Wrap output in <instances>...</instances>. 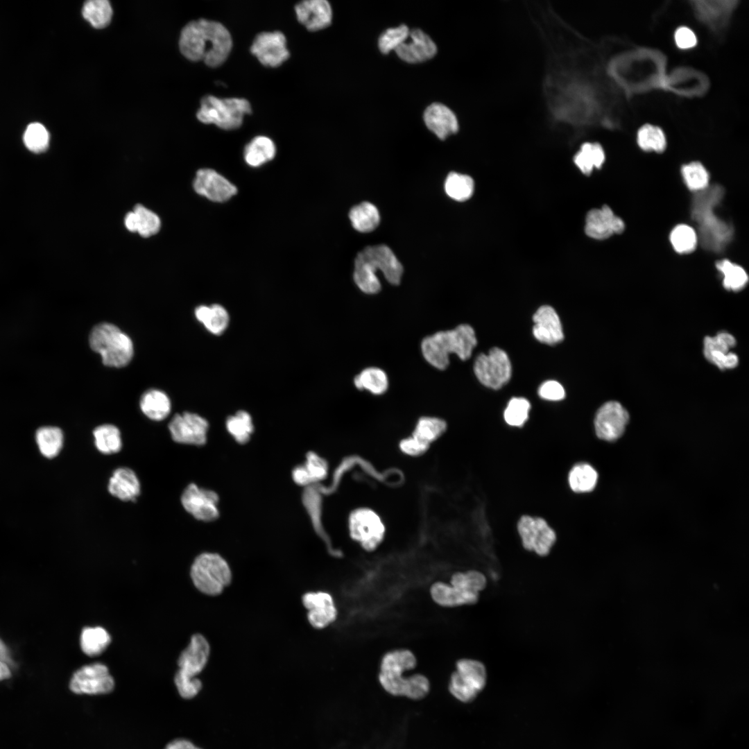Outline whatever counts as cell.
I'll return each mask as SVG.
<instances>
[{"label":"cell","instance_id":"34","mask_svg":"<svg viewBox=\"0 0 749 749\" xmlns=\"http://www.w3.org/2000/svg\"><path fill=\"white\" fill-rule=\"evenodd\" d=\"M140 408L149 419L161 421L170 413L171 404L170 399L164 392L150 389L145 392L140 399Z\"/></svg>","mask_w":749,"mask_h":749},{"label":"cell","instance_id":"53","mask_svg":"<svg viewBox=\"0 0 749 749\" xmlns=\"http://www.w3.org/2000/svg\"><path fill=\"white\" fill-rule=\"evenodd\" d=\"M530 409L531 404L526 399L513 397L504 410V420L510 426L522 427L528 420Z\"/></svg>","mask_w":749,"mask_h":749},{"label":"cell","instance_id":"26","mask_svg":"<svg viewBox=\"0 0 749 749\" xmlns=\"http://www.w3.org/2000/svg\"><path fill=\"white\" fill-rule=\"evenodd\" d=\"M533 320V334L538 341L547 345H554L563 340L564 334L560 318L551 306L540 307L534 313Z\"/></svg>","mask_w":749,"mask_h":749},{"label":"cell","instance_id":"18","mask_svg":"<svg viewBox=\"0 0 749 749\" xmlns=\"http://www.w3.org/2000/svg\"><path fill=\"white\" fill-rule=\"evenodd\" d=\"M218 494L210 490L190 483L184 490L180 501L184 510L198 520L211 522L219 516Z\"/></svg>","mask_w":749,"mask_h":749},{"label":"cell","instance_id":"8","mask_svg":"<svg viewBox=\"0 0 749 749\" xmlns=\"http://www.w3.org/2000/svg\"><path fill=\"white\" fill-rule=\"evenodd\" d=\"M251 112L250 104L246 99L219 98L207 95L201 99L196 117L202 123H214L224 130H234L241 126L244 115Z\"/></svg>","mask_w":749,"mask_h":749},{"label":"cell","instance_id":"5","mask_svg":"<svg viewBox=\"0 0 749 749\" xmlns=\"http://www.w3.org/2000/svg\"><path fill=\"white\" fill-rule=\"evenodd\" d=\"M209 653V644L200 634L193 635L188 646L181 653L174 682L182 698L191 699L201 690L202 682L196 676L205 668Z\"/></svg>","mask_w":749,"mask_h":749},{"label":"cell","instance_id":"44","mask_svg":"<svg viewBox=\"0 0 749 749\" xmlns=\"http://www.w3.org/2000/svg\"><path fill=\"white\" fill-rule=\"evenodd\" d=\"M582 173L588 175L594 168L599 169L605 161V153L598 143H585L574 158Z\"/></svg>","mask_w":749,"mask_h":749},{"label":"cell","instance_id":"31","mask_svg":"<svg viewBox=\"0 0 749 749\" xmlns=\"http://www.w3.org/2000/svg\"><path fill=\"white\" fill-rule=\"evenodd\" d=\"M693 5L698 18L716 29L724 26L735 8L737 1H695Z\"/></svg>","mask_w":749,"mask_h":749},{"label":"cell","instance_id":"56","mask_svg":"<svg viewBox=\"0 0 749 749\" xmlns=\"http://www.w3.org/2000/svg\"><path fill=\"white\" fill-rule=\"evenodd\" d=\"M539 396L550 401H558L565 398V392L562 386L556 381L549 380L544 382L538 389Z\"/></svg>","mask_w":749,"mask_h":749},{"label":"cell","instance_id":"19","mask_svg":"<svg viewBox=\"0 0 749 749\" xmlns=\"http://www.w3.org/2000/svg\"><path fill=\"white\" fill-rule=\"evenodd\" d=\"M250 51L266 67H277L289 58L286 37L279 31L259 33Z\"/></svg>","mask_w":749,"mask_h":749},{"label":"cell","instance_id":"54","mask_svg":"<svg viewBox=\"0 0 749 749\" xmlns=\"http://www.w3.org/2000/svg\"><path fill=\"white\" fill-rule=\"evenodd\" d=\"M49 138V132L43 125L33 123L28 126L24 132V142L28 150L38 153L48 148Z\"/></svg>","mask_w":749,"mask_h":749},{"label":"cell","instance_id":"57","mask_svg":"<svg viewBox=\"0 0 749 749\" xmlns=\"http://www.w3.org/2000/svg\"><path fill=\"white\" fill-rule=\"evenodd\" d=\"M675 41L678 48L687 49L694 47L697 40L694 33L687 27H680L675 33Z\"/></svg>","mask_w":749,"mask_h":749},{"label":"cell","instance_id":"15","mask_svg":"<svg viewBox=\"0 0 749 749\" xmlns=\"http://www.w3.org/2000/svg\"><path fill=\"white\" fill-rule=\"evenodd\" d=\"M446 429L445 421L439 417H422L418 420L411 436L400 442L399 447L407 455H422L444 433Z\"/></svg>","mask_w":749,"mask_h":749},{"label":"cell","instance_id":"17","mask_svg":"<svg viewBox=\"0 0 749 749\" xmlns=\"http://www.w3.org/2000/svg\"><path fill=\"white\" fill-rule=\"evenodd\" d=\"M628 421L629 414L619 402H607L596 413L594 421L596 435L605 441L616 440L624 433Z\"/></svg>","mask_w":749,"mask_h":749},{"label":"cell","instance_id":"29","mask_svg":"<svg viewBox=\"0 0 749 749\" xmlns=\"http://www.w3.org/2000/svg\"><path fill=\"white\" fill-rule=\"evenodd\" d=\"M423 117L427 127L442 140L458 131L456 115L442 103H434L429 105L424 110Z\"/></svg>","mask_w":749,"mask_h":749},{"label":"cell","instance_id":"32","mask_svg":"<svg viewBox=\"0 0 749 749\" xmlns=\"http://www.w3.org/2000/svg\"><path fill=\"white\" fill-rule=\"evenodd\" d=\"M125 225L129 231L137 232L144 237H148L160 230L161 222L154 212L141 205H137L133 211L126 216Z\"/></svg>","mask_w":749,"mask_h":749},{"label":"cell","instance_id":"38","mask_svg":"<svg viewBox=\"0 0 749 749\" xmlns=\"http://www.w3.org/2000/svg\"><path fill=\"white\" fill-rule=\"evenodd\" d=\"M349 218L353 227L361 232H370L379 223L380 216L377 208L370 203L363 202L352 207Z\"/></svg>","mask_w":749,"mask_h":749},{"label":"cell","instance_id":"50","mask_svg":"<svg viewBox=\"0 0 749 749\" xmlns=\"http://www.w3.org/2000/svg\"><path fill=\"white\" fill-rule=\"evenodd\" d=\"M449 583L466 591L480 595L487 586L488 579L482 571L470 569L454 572L450 576Z\"/></svg>","mask_w":749,"mask_h":749},{"label":"cell","instance_id":"40","mask_svg":"<svg viewBox=\"0 0 749 749\" xmlns=\"http://www.w3.org/2000/svg\"><path fill=\"white\" fill-rule=\"evenodd\" d=\"M93 436L96 449L103 454H116L122 448L121 432L113 424H105L96 427Z\"/></svg>","mask_w":749,"mask_h":749},{"label":"cell","instance_id":"12","mask_svg":"<svg viewBox=\"0 0 749 749\" xmlns=\"http://www.w3.org/2000/svg\"><path fill=\"white\" fill-rule=\"evenodd\" d=\"M474 372L478 380L485 386L499 389L510 379L512 368L507 354L499 347L479 354L474 364Z\"/></svg>","mask_w":749,"mask_h":749},{"label":"cell","instance_id":"14","mask_svg":"<svg viewBox=\"0 0 749 749\" xmlns=\"http://www.w3.org/2000/svg\"><path fill=\"white\" fill-rule=\"evenodd\" d=\"M114 688V680L107 667L101 663L82 666L72 675L69 689L77 694H106Z\"/></svg>","mask_w":749,"mask_h":749},{"label":"cell","instance_id":"46","mask_svg":"<svg viewBox=\"0 0 749 749\" xmlns=\"http://www.w3.org/2000/svg\"><path fill=\"white\" fill-rule=\"evenodd\" d=\"M63 433L56 427H43L36 432V440L41 453L46 458L56 456L63 445Z\"/></svg>","mask_w":749,"mask_h":749},{"label":"cell","instance_id":"43","mask_svg":"<svg viewBox=\"0 0 749 749\" xmlns=\"http://www.w3.org/2000/svg\"><path fill=\"white\" fill-rule=\"evenodd\" d=\"M110 642V635L101 627L85 628L80 639L82 651L87 655L92 657L101 654Z\"/></svg>","mask_w":749,"mask_h":749},{"label":"cell","instance_id":"25","mask_svg":"<svg viewBox=\"0 0 749 749\" xmlns=\"http://www.w3.org/2000/svg\"><path fill=\"white\" fill-rule=\"evenodd\" d=\"M398 57L408 63H420L432 58L437 47L432 39L420 29H413L396 50Z\"/></svg>","mask_w":749,"mask_h":749},{"label":"cell","instance_id":"28","mask_svg":"<svg viewBox=\"0 0 749 749\" xmlns=\"http://www.w3.org/2000/svg\"><path fill=\"white\" fill-rule=\"evenodd\" d=\"M429 595L438 605L452 608L477 603L480 595L468 592L449 582L438 580L429 587Z\"/></svg>","mask_w":749,"mask_h":749},{"label":"cell","instance_id":"30","mask_svg":"<svg viewBox=\"0 0 749 749\" xmlns=\"http://www.w3.org/2000/svg\"><path fill=\"white\" fill-rule=\"evenodd\" d=\"M140 482L135 472L128 467L116 469L110 476L107 490L113 497L124 501H133L140 494Z\"/></svg>","mask_w":749,"mask_h":749},{"label":"cell","instance_id":"59","mask_svg":"<svg viewBox=\"0 0 749 749\" xmlns=\"http://www.w3.org/2000/svg\"><path fill=\"white\" fill-rule=\"evenodd\" d=\"M10 676V670L6 662L0 660V680L8 678Z\"/></svg>","mask_w":749,"mask_h":749},{"label":"cell","instance_id":"58","mask_svg":"<svg viewBox=\"0 0 749 749\" xmlns=\"http://www.w3.org/2000/svg\"><path fill=\"white\" fill-rule=\"evenodd\" d=\"M164 749H202L185 739H177L166 745Z\"/></svg>","mask_w":749,"mask_h":749},{"label":"cell","instance_id":"45","mask_svg":"<svg viewBox=\"0 0 749 749\" xmlns=\"http://www.w3.org/2000/svg\"><path fill=\"white\" fill-rule=\"evenodd\" d=\"M82 14L93 27L103 28L110 24L112 9L107 0H89L84 3Z\"/></svg>","mask_w":749,"mask_h":749},{"label":"cell","instance_id":"2","mask_svg":"<svg viewBox=\"0 0 749 749\" xmlns=\"http://www.w3.org/2000/svg\"><path fill=\"white\" fill-rule=\"evenodd\" d=\"M417 665V659L411 650L399 648L388 651L380 660L378 680L390 695L422 699L430 691L428 678L422 673L405 675Z\"/></svg>","mask_w":749,"mask_h":749},{"label":"cell","instance_id":"23","mask_svg":"<svg viewBox=\"0 0 749 749\" xmlns=\"http://www.w3.org/2000/svg\"><path fill=\"white\" fill-rule=\"evenodd\" d=\"M586 234L595 239H605L625 229L623 221L607 205L590 210L586 217Z\"/></svg>","mask_w":749,"mask_h":749},{"label":"cell","instance_id":"22","mask_svg":"<svg viewBox=\"0 0 749 749\" xmlns=\"http://www.w3.org/2000/svg\"><path fill=\"white\" fill-rule=\"evenodd\" d=\"M193 188L198 194L218 203L227 201L237 192L234 184L211 169H202L197 171Z\"/></svg>","mask_w":749,"mask_h":749},{"label":"cell","instance_id":"20","mask_svg":"<svg viewBox=\"0 0 749 749\" xmlns=\"http://www.w3.org/2000/svg\"><path fill=\"white\" fill-rule=\"evenodd\" d=\"M302 601L308 610L307 619L312 627L322 629L337 619L338 609L332 595L329 592H307L303 595Z\"/></svg>","mask_w":749,"mask_h":749},{"label":"cell","instance_id":"47","mask_svg":"<svg viewBox=\"0 0 749 749\" xmlns=\"http://www.w3.org/2000/svg\"><path fill=\"white\" fill-rule=\"evenodd\" d=\"M225 425L228 433L240 444L246 443L254 431L252 417L246 411H239L229 416Z\"/></svg>","mask_w":749,"mask_h":749},{"label":"cell","instance_id":"13","mask_svg":"<svg viewBox=\"0 0 749 749\" xmlns=\"http://www.w3.org/2000/svg\"><path fill=\"white\" fill-rule=\"evenodd\" d=\"M517 531L523 547L541 557L549 554L556 541V532L542 517L522 516Z\"/></svg>","mask_w":749,"mask_h":749},{"label":"cell","instance_id":"52","mask_svg":"<svg viewBox=\"0 0 749 749\" xmlns=\"http://www.w3.org/2000/svg\"><path fill=\"white\" fill-rule=\"evenodd\" d=\"M637 144L644 150L661 153L666 148V141L660 128L645 124L638 130Z\"/></svg>","mask_w":749,"mask_h":749},{"label":"cell","instance_id":"51","mask_svg":"<svg viewBox=\"0 0 749 749\" xmlns=\"http://www.w3.org/2000/svg\"><path fill=\"white\" fill-rule=\"evenodd\" d=\"M681 173L687 187L692 191L697 193L709 187V172L699 162H692L683 165Z\"/></svg>","mask_w":749,"mask_h":749},{"label":"cell","instance_id":"60","mask_svg":"<svg viewBox=\"0 0 749 749\" xmlns=\"http://www.w3.org/2000/svg\"><path fill=\"white\" fill-rule=\"evenodd\" d=\"M0 660L8 663L10 661L9 653L4 643L0 639Z\"/></svg>","mask_w":749,"mask_h":749},{"label":"cell","instance_id":"16","mask_svg":"<svg viewBox=\"0 0 749 749\" xmlns=\"http://www.w3.org/2000/svg\"><path fill=\"white\" fill-rule=\"evenodd\" d=\"M209 423L202 416L190 412L175 414L169 424L173 441L200 446L205 444Z\"/></svg>","mask_w":749,"mask_h":749},{"label":"cell","instance_id":"9","mask_svg":"<svg viewBox=\"0 0 749 749\" xmlns=\"http://www.w3.org/2000/svg\"><path fill=\"white\" fill-rule=\"evenodd\" d=\"M190 574L196 587L209 596L220 594L232 580L229 565L215 553H203L197 556Z\"/></svg>","mask_w":749,"mask_h":749},{"label":"cell","instance_id":"1","mask_svg":"<svg viewBox=\"0 0 749 749\" xmlns=\"http://www.w3.org/2000/svg\"><path fill=\"white\" fill-rule=\"evenodd\" d=\"M227 29L221 23L200 19L188 23L182 30L179 47L182 54L192 61L203 60L212 67L222 64L232 49Z\"/></svg>","mask_w":749,"mask_h":749},{"label":"cell","instance_id":"42","mask_svg":"<svg viewBox=\"0 0 749 749\" xmlns=\"http://www.w3.org/2000/svg\"><path fill=\"white\" fill-rule=\"evenodd\" d=\"M354 280L359 289L367 294H375L381 290L376 271L359 252L354 261Z\"/></svg>","mask_w":749,"mask_h":749},{"label":"cell","instance_id":"41","mask_svg":"<svg viewBox=\"0 0 749 749\" xmlns=\"http://www.w3.org/2000/svg\"><path fill=\"white\" fill-rule=\"evenodd\" d=\"M716 268L723 277V286L725 289L737 292L747 285L748 275L742 266L725 259L717 261Z\"/></svg>","mask_w":749,"mask_h":749},{"label":"cell","instance_id":"49","mask_svg":"<svg viewBox=\"0 0 749 749\" xmlns=\"http://www.w3.org/2000/svg\"><path fill=\"white\" fill-rule=\"evenodd\" d=\"M445 189L452 199L464 201L469 199L473 193L474 181L467 175L451 172L446 178Z\"/></svg>","mask_w":749,"mask_h":749},{"label":"cell","instance_id":"27","mask_svg":"<svg viewBox=\"0 0 749 749\" xmlns=\"http://www.w3.org/2000/svg\"><path fill=\"white\" fill-rule=\"evenodd\" d=\"M298 21L309 31H316L327 27L332 22V10L326 0H307L295 6Z\"/></svg>","mask_w":749,"mask_h":749},{"label":"cell","instance_id":"11","mask_svg":"<svg viewBox=\"0 0 749 749\" xmlns=\"http://www.w3.org/2000/svg\"><path fill=\"white\" fill-rule=\"evenodd\" d=\"M347 528L350 538L367 552L376 550L382 544L386 533L382 517L369 507H359L351 511Z\"/></svg>","mask_w":749,"mask_h":749},{"label":"cell","instance_id":"10","mask_svg":"<svg viewBox=\"0 0 749 749\" xmlns=\"http://www.w3.org/2000/svg\"><path fill=\"white\" fill-rule=\"evenodd\" d=\"M487 669L480 660L463 657L455 663V669L449 677L450 694L463 703L473 701L487 683Z\"/></svg>","mask_w":749,"mask_h":749},{"label":"cell","instance_id":"55","mask_svg":"<svg viewBox=\"0 0 749 749\" xmlns=\"http://www.w3.org/2000/svg\"><path fill=\"white\" fill-rule=\"evenodd\" d=\"M409 29L406 25L388 28L379 37L378 46L382 53L387 54L396 50L403 44L409 35Z\"/></svg>","mask_w":749,"mask_h":749},{"label":"cell","instance_id":"3","mask_svg":"<svg viewBox=\"0 0 749 749\" xmlns=\"http://www.w3.org/2000/svg\"><path fill=\"white\" fill-rule=\"evenodd\" d=\"M724 195L723 189L713 185L697 192L693 199L691 217L698 225V239L706 249L721 252L732 239V226L714 214Z\"/></svg>","mask_w":749,"mask_h":749},{"label":"cell","instance_id":"39","mask_svg":"<svg viewBox=\"0 0 749 749\" xmlns=\"http://www.w3.org/2000/svg\"><path fill=\"white\" fill-rule=\"evenodd\" d=\"M354 384L359 390H366L374 395L384 394L388 388V378L386 373L376 367H370L363 370L354 378Z\"/></svg>","mask_w":749,"mask_h":749},{"label":"cell","instance_id":"24","mask_svg":"<svg viewBox=\"0 0 749 749\" xmlns=\"http://www.w3.org/2000/svg\"><path fill=\"white\" fill-rule=\"evenodd\" d=\"M359 253L376 271L380 270L389 283L393 285L400 283L402 265L387 246H368Z\"/></svg>","mask_w":749,"mask_h":749},{"label":"cell","instance_id":"7","mask_svg":"<svg viewBox=\"0 0 749 749\" xmlns=\"http://www.w3.org/2000/svg\"><path fill=\"white\" fill-rule=\"evenodd\" d=\"M89 341L92 350L101 356L105 365L123 367L132 358L134 350L130 338L112 324L96 325L91 331Z\"/></svg>","mask_w":749,"mask_h":749},{"label":"cell","instance_id":"21","mask_svg":"<svg viewBox=\"0 0 749 749\" xmlns=\"http://www.w3.org/2000/svg\"><path fill=\"white\" fill-rule=\"evenodd\" d=\"M735 338L726 332H718L714 336H706L703 342L705 358L720 370L732 369L737 366V355L731 352L736 345Z\"/></svg>","mask_w":749,"mask_h":749},{"label":"cell","instance_id":"33","mask_svg":"<svg viewBox=\"0 0 749 749\" xmlns=\"http://www.w3.org/2000/svg\"><path fill=\"white\" fill-rule=\"evenodd\" d=\"M196 319L212 334H222L227 328L230 316L227 309L219 304L200 305L194 311Z\"/></svg>","mask_w":749,"mask_h":749},{"label":"cell","instance_id":"35","mask_svg":"<svg viewBox=\"0 0 749 749\" xmlns=\"http://www.w3.org/2000/svg\"><path fill=\"white\" fill-rule=\"evenodd\" d=\"M327 468L325 460L313 452H309L307 455L306 463L293 470V478L300 485H308L325 479Z\"/></svg>","mask_w":749,"mask_h":749},{"label":"cell","instance_id":"4","mask_svg":"<svg viewBox=\"0 0 749 749\" xmlns=\"http://www.w3.org/2000/svg\"><path fill=\"white\" fill-rule=\"evenodd\" d=\"M477 345L474 329L461 324L451 330L438 332L424 338L421 350L424 359L433 367L445 370L449 364V355L455 354L465 361Z\"/></svg>","mask_w":749,"mask_h":749},{"label":"cell","instance_id":"36","mask_svg":"<svg viewBox=\"0 0 749 749\" xmlns=\"http://www.w3.org/2000/svg\"><path fill=\"white\" fill-rule=\"evenodd\" d=\"M276 153L273 141L265 136H257L244 149V159L250 166L258 167L272 160Z\"/></svg>","mask_w":749,"mask_h":749},{"label":"cell","instance_id":"37","mask_svg":"<svg viewBox=\"0 0 749 749\" xmlns=\"http://www.w3.org/2000/svg\"><path fill=\"white\" fill-rule=\"evenodd\" d=\"M598 473L589 464L580 463L574 465L568 474V483L576 493L592 491L598 481Z\"/></svg>","mask_w":749,"mask_h":749},{"label":"cell","instance_id":"48","mask_svg":"<svg viewBox=\"0 0 749 749\" xmlns=\"http://www.w3.org/2000/svg\"><path fill=\"white\" fill-rule=\"evenodd\" d=\"M669 240L676 252L689 254L696 249L698 237L696 230L690 225L678 224L672 229Z\"/></svg>","mask_w":749,"mask_h":749},{"label":"cell","instance_id":"6","mask_svg":"<svg viewBox=\"0 0 749 749\" xmlns=\"http://www.w3.org/2000/svg\"><path fill=\"white\" fill-rule=\"evenodd\" d=\"M659 53L649 51H641L619 57L612 62L610 65V72L619 84L626 82L632 77V88L630 91H635L636 83H637V91L645 90L655 87L651 81L647 78L650 77L657 87H664L666 78L653 74V68L651 67L657 63L662 62V56ZM631 84V85H632ZM630 85V87H631ZM630 88L628 90H630Z\"/></svg>","mask_w":749,"mask_h":749}]
</instances>
